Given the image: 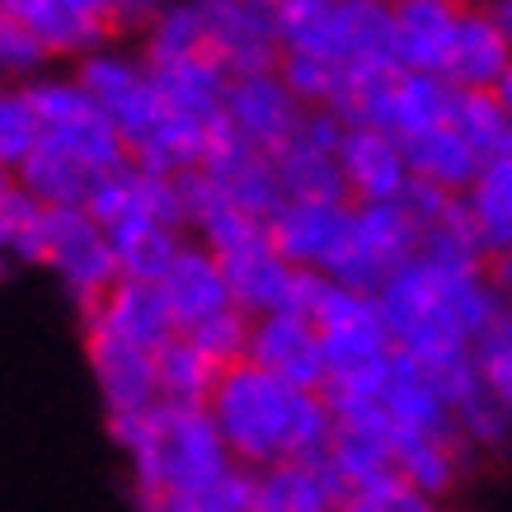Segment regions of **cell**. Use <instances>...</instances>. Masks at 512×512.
<instances>
[{"label":"cell","instance_id":"obj_42","mask_svg":"<svg viewBox=\"0 0 512 512\" xmlns=\"http://www.w3.org/2000/svg\"><path fill=\"white\" fill-rule=\"evenodd\" d=\"M264 10H273L278 15V24L282 19H292V15H301V10H311V5H320V0H259Z\"/></svg>","mask_w":512,"mask_h":512},{"label":"cell","instance_id":"obj_19","mask_svg":"<svg viewBox=\"0 0 512 512\" xmlns=\"http://www.w3.org/2000/svg\"><path fill=\"white\" fill-rule=\"evenodd\" d=\"M339 179L348 202H400L404 188L414 184L404 146L376 127H343Z\"/></svg>","mask_w":512,"mask_h":512},{"label":"cell","instance_id":"obj_25","mask_svg":"<svg viewBox=\"0 0 512 512\" xmlns=\"http://www.w3.org/2000/svg\"><path fill=\"white\" fill-rule=\"evenodd\" d=\"M254 512H343V484L325 456L282 461L254 475Z\"/></svg>","mask_w":512,"mask_h":512},{"label":"cell","instance_id":"obj_47","mask_svg":"<svg viewBox=\"0 0 512 512\" xmlns=\"http://www.w3.org/2000/svg\"><path fill=\"white\" fill-rule=\"evenodd\" d=\"M10 188H15V170H5V165H0V198H5Z\"/></svg>","mask_w":512,"mask_h":512},{"label":"cell","instance_id":"obj_8","mask_svg":"<svg viewBox=\"0 0 512 512\" xmlns=\"http://www.w3.org/2000/svg\"><path fill=\"white\" fill-rule=\"evenodd\" d=\"M451 90L442 76H423V71H381V76H362L343 104V123L348 127H376L404 146L428 127H442L451 118Z\"/></svg>","mask_w":512,"mask_h":512},{"label":"cell","instance_id":"obj_46","mask_svg":"<svg viewBox=\"0 0 512 512\" xmlns=\"http://www.w3.org/2000/svg\"><path fill=\"white\" fill-rule=\"evenodd\" d=\"M66 5H76V10H85V15H99L104 19V10H109V0H66ZM109 24V19H104Z\"/></svg>","mask_w":512,"mask_h":512},{"label":"cell","instance_id":"obj_7","mask_svg":"<svg viewBox=\"0 0 512 512\" xmlns=\"http://www.w3.org/2000/svg\"><path fill=\"white\" fill-rule=\"evenodd\" d=\"M414 254H419V231L409 226L400 202H348V231L325 278L376 296Z\"/></svg>","mask_w":512,"mask_h":512},{"label":"cell","instance_id":"obj_24","mask_svg":"<svg viewBox=\"0 0 512 512\" xmlns=\"http://www.w3.org/2000/svg\"><path fill=\"white\" fill-rule=\"evenodd\" d=\"M512 66V43L498 29V19L489 15V5H461V24H456V43L447 57V80L451 90H484L494 94L503 71Z\"/></svg>","mask_w":512,"mask_h":512},{"label":"cell","instance_id":"obj_12","mask_svg":"<svg viewBox=\"0 0 512 512\" xmlns=\"http://www.w3.org/2000/svg\"><path fill=\"white\" fill-rule=\"evenodd\" d=\"M343 118L306 109L301 127L273 151V174L282 184V198H325L348 202L339 179V146H343Z\"/></svg>","mask_w":512,"mask_h":512},{"label":"cell","instance_id":"obj_10","mask_svg":"<svg viewBox=\"0 0 512 512\" xmlns=\"http://www.w3.org/2000/svg\"><path fill=\"white\" fill-rule=\"evenodd\" d=\"M43 268L57 273L66 296L80 311H90L99 296L118 282V259H113L109 231L85 212V207H47L43 231Z\"/></svg>","mask_w":512,"mask_h":512},{"label":"cell","instance_id":"obj_43","mask_svg":"<svg viewBox=\"0 0 512 512\" xmlns=\"http://www.w3.org/2000/svg\"><path fill=\"white\" fill-rule=\"evenodd\" d=\"M489 5V15L498 19V29L508 33V43H512V0H484Z\"/></svg>","mask_w":512,"mask_h":512},{"label":"cell","instance_id":"obj_13","mask_svg":"<svg viewBox=\"0 0 512 512\" xmlns=\"http://www.w3.org/2000/svg\"><path fill=\"white\" fill-rule=\"evenodd\" d=\"M249 367L278 376L296 390H325L329 386V362L320 329L311 315H259L249 325Z\"/></svg>","mask_w":512,"mask_h":512},{"label":"cell","instance_id":"obj_39","mask_svg":"<svg viewBox=\"0 0 512 512\" xmlns=\"http://www.w3.org/2000/svg\"><path fill=\"white\" fill-rule=\"evenodd\" d=\"M343 512H447V503L409 489L404 480H386V484H376V489L348 494L343 498Z\"/></svg>","mask_w":512,"mask_h":512},{"label":"cell","instance_id":"obj_15","mask_svg":"<svg viewBox=\"0 0 512 512\" xmlns=\"http://www.w3.org/2000/svg\"><path fill=\"white\" fill-rule=\"evenodd\" d=\"M104 231L123 226V221H170L184 231V202H179V179L156 170H141V165H118L113 174H99L90 202H85Z\"/></svg>","mask_w":512,"mask_h":512},{"label":"cell","instance_id":"obj_22","mask_svg":"<svg viewBox=\"0 0 512 512\" xmlns=\"http://www.w3.org/2000/svg\"><path fill=\"white\" fill-rule=\"evenodd\" d=\"M85 329H99V334H113V339H127L146 348V353H160L170 339H179L165 301H160L156 282H113L109 292L94 301L90 311H80Z\"/></svg>","mask_w":512,"mask_h":512},{"label":"cell","instance_id":"obj_9","mask_svg":"<svg viewBox=\"0 0 512 512\" xmlns=\"http://www.w3.org/2000/svg\"><path fill=\"white\" fill-rule=\"evenodd\" d=\"M311 325L320 329V343H325L329 376L372 372V367L395 357V343H390V329L381 320V306L367 292H353V287H339V282L320 278V292L311 301Z\"/></svg>","mask_w":512,"mask_h":512},{"label":"cell","instance_id":"obj_23","mask_svg":"<svg viewBox=\"0 0 512 512\" xmlns=\"http://www.w3.org/2000/svg\"><path fill=\"white\" fill-rule=\"evenodd\" d=\"M151 80H156L160 109L179 118V123H193L202 132H221L226 127V90H231V76L221 71L212 57H184V62H160L146 66Z\"/></svg>","mask_w":512,"mask_h":512},{"label":"cell","instance_id":"obj_11","mask_svg":"<svg viewBox=\"0 0 512 512\" xmlns=\"http://www.w3.org/2000/svg\"><path fill=\"white\" fill-rule=\"evenodd\" d=\"M202 19V57L226 76H259L282 62V24L259 0H198Z\"/></svg>","mask_w":512,"mask_h":512},{"label":"cell","instance_id":"obj_45","mask_svg":"<svg viewBox=\"0 0 512 512\" xmlns=\"http://www.w3.org/2000/svg\"><path fill=\"white\" fill-rule=\"evenodd\" d=\"M494 99H498V104H503V113H508V123H512V66H508V71H503V80H498Z\"/></svg>","mask_w":512,"mask_h":512},{"label":"cell","instance_id":"obj_17","mask_svg":"<svg viewBox=\"0 0 512 512\" xmlns=\"http://www.w3.org/2000/svg\"><path fill=\"white\" fill-rule=\"evenodd\" d=\"M156 292H160V301H165V311H170L179 334H188V329H198L202 320H212V315L235 306L217 254L202 245V240H193V235L179 245L170 268L156 278Z\"/></svg>","mask_w":512,"mask_h":512},{"label":"cell","instance_id":"obj_31","mask_svg":"<svg viewBox=\"0 0 512 512\" xmlns=\"http://www.w3.org/2000/svg\"><path fill=\"white\" fill-rule=\"evenodd\" d=\"M221 372L207 362V357L193 348V343L179 334L156 353V390L160 404H174V409H207L212 390H217Z\"/></svg>","mask_w":512,"mask_h":512},{"label":"cell","instance_id":"obj_30","mask_svg":"<svg viewBox=\"0 0 512 512\" xmlns=\"http://www.w3.org/2000/svg\"><path fill=\"white\" fill-rule=\"evenodd\" d=\"M184 240L188 231L170 226V221H123V226H109V245L123 282H156L170 268V259L179 254Z\"/></svg>","mask_w":512,"mask_h":512},{"label":"cell","instance_id":"obj_6","mask_svg":"<svg viewBox=\"0 0 512 512\" xmlns=\"http://www.w3.org/2000/svg\"><path fill=\"white\" fill-rule=\"evenodd\" d=\"M24 94L33 99V113H38L47 146L76 156L94 174H113L118 165H127V146L118 137V127L99 113L90 94L80 90L76 76H47L43 71L38 80L24 85Z\"/></svg>","mask_w":512,"mask_h":512},{"label":"cell","instance_id":"obj_5","mask_svg":"<svg viewBox=\"0 0 512 512\" xmlns=\"http://www.w3.org/2000/svg\"><path fill=\"white\" fill-rule=\"evenodd\" d=\"M71 76L80 80V90L90 94L99 113L118 127V137L127 146V160H137L151 137L165 123V109H160L156 80L141 62V52H123V47H99L85 62H76Z\"/></svg>","mask_w":512,"mask_h":512},{"label":"cell","instance_id":"obj_28","mask_svg":"<svg viewBox=\"0 0 512 512\" xmlns=\"http://www.w3.org/2000/svg\"><path fill=\"white\" fill-rule=\"evenodd\" d=\"M470 461L475 456L456 437H409V442H395V475L409 489H419L428 498H442V503L461 489Z\"/></svg>","mask_w":512,"mask_h":512},{"label":"cell","instance_id":"obj_41","mask_svg":"<svg viewBox=\"0 0 512 512\" xmlns=\"http://www.w3.org/2000/svg\"><path fill=\"white\" fill-rule=\"evenodd\" d=\"M484 278H489V287L498 292V301H503V306H512V249H503V254H489V259H484Z\"/></svg>","mask_w":512,"mask_h":512},{"label":"cell","instance_id":"obj_44","mask_svg":"<svg viewBox=\"0 0 512 512\" xmlns=\"http://www.w3.org/2000/svg\"><path fill=\"white\" fill-rule=\"evenodd\" d=\"M33 5H38V0H0V15H10V19H19V24H24Z\"/></svg>","mask_w":512,"mask_h":512},{"label":"cell","instance_id":"obj_18","mask_svg":"<svg viewBox=\"0 0 512 512\" xmlns=\"http://www.w3.org/2000/svg\"><path fill=\"white\" fill-rule=\"evenodd\" d=\"M85 353H90L94 386L104 395L109 419H127V414H146L160 404L156 390V353H146L137 343L85 329Z\"/></svg>","mask_w":512,"mask_h":512},{"label":"cell","instance_id":"obj_49","mask_svg":"<svg viewBox=\"0 0 512 512\" xmlns=\"http://www.w3.org/2000/svg\"><path fill=\"white\" fill-rule=\"evenodd\" d=\"M372 5H390V0H372Z\"/></svg>","mask_w":512,"mask_h":512},{"label":"cell","instance_id":"obj_3","mask_svg":"<svg viewBox=\"0 0 512 512\" xmlns=\"http://www.w3.org/2000/svg\"><path fill=\"white\" fill-rule=\"evenodd\" d=\"M109 433L132 466V484H137L141 503L198 494V489L221 484L231 470H240L207 409L156 404L146 414L109 419Z\"/></svg>","mask_w":512,"mask_h":512},{"label":"cell","instance_id":"obj_14","mask_svg":"<svg viewBox=\"0 0 512 512\" xmlns=\"http://www.w3.org/2000/svg\"><path fill=\"white\" fill-rule=\"evenodd\" d=\"M226 132L235 141H245L254 151L273 156L282 141L292 137L306 109L296 104V94L287 90V80L278 71H259V76H235L226 90Z\"/></svg>","mask_w":512,"mask_h":512},{"label":"cell","instance_id":"obj_48","mask_svg":"<svg viewBox=\"0 0 512 512\" xmlns=\"http://www.w3.org/2000/svg\"><path fill=\"white\" fill-rule=\"evenodd\" d=\"M0 278H5V259H0Z\"/></svg>","mask_w":512,"mask_h":512},{"label":"cell","instance_id":"obj_32","mask_svg":"<svg viewBox=\"0 0 512 512\" xmlns=\"http://www.w3.org/2000/svg\"><path fill=\"white\" fill-rule=\"evenodd\" d=\"M47 207L24 188H10L0 198V259L5 264H38L43 259Z\"/></svg>","mask_w":512,"mask_h":512},{"label":"cell","instance_id":"obj_21","mask_svg":"<svg viewBox=\"0 0 512 512\" xmlns=\"http://www.w3.org/2000/svg\"><path fill=\"white\" fill-rule=\"evenodd\" d=\"M466 0H390V38H395V66L442 76L456 43Z\"/></svg>","mask_w":512,"mask_h":512},{"label":"cell","instance_id":"obj_1","mask_svg":"<svg viewBox=\"0 0 512 512\" xmlns=\"http://www.w3.org/2000/svg\"><path fill=\"white\" fill-rule=\"evenodd\" d=\"M376 306L395 353L414 362L470 353L484 325L503 311L498 292L484 278V259H433V254H414L376 292Z\"/></svg>","mask_w":512,"mask_h":512},{"label":"cell","instance_id":"obj_36","mask_svg":"<svg viewBox=\"0 0 512 512\" xmlns=\"http://www.w3.org/2000/svg\"><path fill=\"white\" fill-rule=\"evenodd\" d=\"M249 320L245 311H221V315H212V320H202L198 329H188L184 339L198 348L217 372H231V367H240L245 362V353H249Z\"/></svg>","mask_w":512,"mask_h":512},{"label":"cell","instance_id":"obj_37","mask_svg":"<svg viewBox=\"0 0 512 512\" xmlns=\"http://www.w3.org/2000/svg\"><path fill=\"white\" fill-rule=\"evenodd\" d=\"M141 512H254V475L249 470H231L212 489L179 494V498H156V503H141Z\"/></svg>","mask_w":512,"mask_h":512},{"label":"cell","instance_id":"obj_4","mask_svg":"<svg viewBox=\"0 0 512 512\" xmlns=\"http://www.w3.org/2000/svg\"><path fill=\"white\" fill-rule=\"evenodd\" d=\"M282 52L315 57L348 80L395 71L390 5L372 0H320L301 15L282 19Z\"/></svg>","mask_w":512,"mask_h":512},{"label":"cell","instance_id":"obj_20","mask_svg":"<svg viewBox=\"0 0 512 512\" xmlns=\"http://www.w3.org/2000/svg\"><path fill=\"white\" fill-rule=\"evenodd\" d=\"M198 174H207L240 212H249V217H259V221H268L282 202H287L282 198L278 174H273V156L254 151L245 141H235L226 127L212 137L207 156L198 160Z\"/></svg>","mask_w":512,"mask_h":512},{"label":"cell","instance_id":"obj_40","mask_svg":"<svg viewBox=\"0 0 512 512\" xmlns=\"http://www.w3.org/2000/svg\"><path fill=\"white\" fill-rule=\"evenodd\" d=\"M165 5L170 0H109V10H104L109 33H146Z\"/></svg>","mask_w":512,"mask_h":512},{"label":"cell","instance_id":"obj_34","mask_svg":"<svg viewBox=\"0 0 512 512\" xmlns=\"http://www.w3.org/2000/svg\"><path fill=\"white\" fill-rule=\"evenodd\" d=\"M447 123L456 127V132H461V137H466L484 160L498 156V151L512 141L508 113H503V104H498L494 94H484V90H456Z\"/></svg>","mask_w":512,"mask_h":512},{"label":"cell","instance_id":"obj_38","mask_svg":"<svg viewBox=\"0 0 512 512\" xmlns=\"http://www.w3.org/2000/svg\"><path fill=\"white\" fill-rule=\"evenodd\" d=\"M47 62L52 57L43 52V43L19 19L0 15V85H10V80L29 85V80H38L47 71Z\"/></svg>","mask_w":512,"mask_h":512},{"label":"cell","instance_id":"obj_33","mask_svg":"<svg viewBox=\"0 0 512 512\" xmlns=\"http://www.w3.org/2000/svg\"><path fill=\"white\" fill-rule=\"evenodd\" d=\"M470 362H475V376H480L484 395L512 419V306L484 325V334L470 343Z\"/></svg>","mask_w":512,"mask_h":512},{"label":"cell","instance_id":"obj_27","mask_svg":"<svg viewBox=\"0 0 512 512\" xmlns=\"http://www.w3.org/2000/svg\"><path fill=\"white\" fill-rule=\"evenodd\" d=\"M461 198H466L470 226H475V240H480L484 259L512 249V141L498 156L484 160V170L475 174V184Z\"/></svg>","mask_w":512,"mask_h":512},{"label":"cell","instance_id":"obj_29","mask_svg":"<svg viewBox=\"0 0 512 512\" xmlns=\"http://www.w3.org/2000/svg\"><path fill=\"white\" fill-rule=\"evenodd\" d=\"M15 184L24 193H33L43 207H85L94 184H99V174L90 165H80L76 156H66L57 146L38 141V151L15 170Z\"/></svg>","mask_w":512,"mask_h":512},{"label":"cell","instance_id":"obj_2","mask_svg":"<svg viewBox=\"0 0 512 512\" xmlns=\"http://www.w3.org/2000/svg\"><path fill=\"white\" fill-rule=\"evenodd\" d=\"M207 414L231 461L249 475L282 461H315L334 442V419L320 390H296L249 362L221 372Z\"/></svg>","mask_w":512,"mask_h":512},{"label":"cell","instance_id":"obj_16","mask_svg":"<svg viewBox=\"0 0 512 512\" xmlns=\"http://www.w3.org/2000/svg\"><path fill=\"white\" fill-rule=\"evenodd\" d=\"M348 231V202H325V198H287L268 217V240L278 245V254L292 268L320 273L325 278L334 254Z\"/></svg>","mask_w":512,"mask_h":512},{"label":"cell","instance_id":"obj_26","mask_svg":"<svg viewBox=\"0 0 512 512\" xmlns=\"http://www.w3.org/2000/svg\"><path fill=\"white\" fill-rule=\"evenodd\" d=\"M404 160H409V174L419 184H433L442 193H466L475 184V174L484 170V156L451 123L409 137L404 141Z\"/></svg>","mask_w":512,"mask_h":512},{"label":"cell","instance_id":"obj_35","mask_svg":"<svg viewBox=\"0 0 512 512\" xmlns=\"http://www.w3.org/2000/svg\"><path fill=\"white\" fill-rule=\"evenodd\" d=\"M38 141H43V127H38V113H33L24 85H0V165L19 170L38 151Z\"/></svg>","mask_w":512,"mask_h":512}]
</instances>
